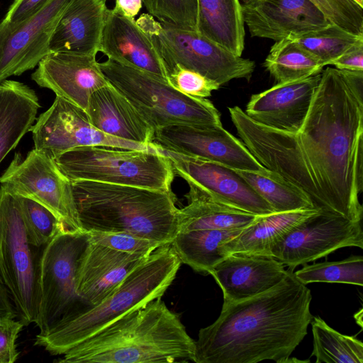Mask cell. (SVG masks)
Instances as JSON below:
<instances>
[{
    "mask_svg": "<svg viewBox=\"0 0 363 363\" xmlns=\"http://www.w3.org/2000/svg\"><path fill=\"white\" fill-rule=\"evenodd\" d=\"M296 132L257 123L229 107L242 142L267 169L302 190L318 208L361 221L363 71L327 67Z\"/></svg>",
    "mask_w": 363,
    "mask_h": 363,
    "instance_id": "6da1fadb",
    "label": "cell"
},
{
    "mask_svg": "<svg viewBox=\"0 0 363 363\" xmlns=\"http://www.w3.org/2000/svg\"><path fill=\"white\" fill-rule=\"evenodd\" d=\"M311 299L310 289L289 269L269 290L223 303L217 320L199 332L194 362L286 363L308 333Z\"/></svg>",
    "mask_w": 363,
    "mask_h": 363,
    "instance_id": "7a4b0ae2",
    "label": "cell"
},
{
    "mask_svg": "<svg viewBox=\"0 0 363 363\" xmlns=\"http://www.w3.org/2000/svg\"><path fill=\"white\" fill-rule=\"evenodd\" d=\"M195 340L161 298L130 311L71 348L60 363L188 362Z\"/></svg>",
    "mask_w": 363,
    "mask_h": 363,
    "instance_id": "3957f363",
    "label": "cell"
},
{
    "mask_svg": "<svg viewBox=\"0 0 363 363\" xmlns=\"http://www.w3.org/2000/svg\"><path fill=\"white\" fill-rule=\"evenodd\" d=\"M76 217L84 232L123 233L170 244L178 233L176 197L155 190L88 180L70 181Z\"/></svg>",
    "mask_w": 363,
    "mask_h": 363,
    "instance_id": "277c9868",
    "label": "cell"
},
{
    "mask_svg": "<svg viewBox=\"0 0 363 363\" xmlns=\"http://www.w3.org/2000/svg\"><path fill=\"white\" fill-rule=\"evenodd\" d=\"M181 264L171 243L159 247L101 302L38 334L35 345L52 355H63L125 313L162 298Z\"/></svg>",
    "mask_w": 363,
    "mask_h": 363,
    "instance_id": "5b68a950",
    "label": "cell"
},
{
    "mask_svg": "<svg viewBox=\"0 0 363 363\" xmlns=\"http://www.w3.org/2000/svg\"><path fill=\"white\" fill-rule=\"evenodd\" d=\"M54 159L70 181L88 180L170 191L174 177L170 160L157 150L156 145L150 150L83 146Z\"/></svg>",
    "mask_w": 363,
    "mask_h": 363,
    "instance_id": "8992f818",
    "label": "cell"
},
{
    "mask_svg": "<svg viewBox=\"0 0 363 363\" xmlns=\"http://www.w3.org/2000/svg\"><path fill=\"white\" fill-rule=\"evenodd\" d=\"M99 65L154 130L177 123L222 125L218 109L206 98L186 95L167 82L110 59Z\"/></svg>",
    "mask_w": 363,
    "mask_h": 363,
    "instance_id": "52a82bcc",
    "label": "cell"
},
{
    "mask_svg": "<svg viewBox=\"0 0 363 363\" xmlns=\"http://www.w3.org/2000/svg\"><path fill=\"white\" fill-rule=\"evenodd\" d=\"M89 233L62 225L41 247L38 261L39 306L35 322L38 334L81 313L90 306L77 294V272Z\"/></svg>",
    "mask_w": 363,
    "mask_h": 363,
    "instance_id": "ba28073f",
    "label": "cell"
},
{
    "mask_svg": "<svg viewBox=\"0 0 363 363\" xmlns=\"http://www.w3.org/2000/svg\"><path fill=\"white\" fill-rule=\"evenodd\" d=\"M150 37L168 72L175 65L195 71L220 86L234 79L249 80L255 63L235 55L199 32L157 21L149 13L136 21Z\"/></svg>",
    "mask_w": 363,
    "mask_h": 363,
    "instance_id": "9c48e42d",
    "label": "cell"
},
{
    "mask_svg": "<svg viewBox=\"0 0 363 363\" xmlns=\"http://www.w3.org/2000/svg\"><path fill=\"white\" fill-rule=\"evenodd\" d=\"M36 248L28 240L17 196L0 186V284L25 326L35 323L38 313Z\"/></svg>",
    "mask_w": 363,
    "mask_h": 363,
    "instance_id": "30bf717a",
    "label": "cell"
},
{
    "mask_svg": "<svg viewBox=\"0 0 363 363\" xmlns=\"http://www.w3.org/2000/svg\"><path fill=\"white\" fill-rule=\"evenodd\" d=\"M0 184L14 196L30 199L47 208L67 229L80 230L70 180L47 152L33 148L25 157L15 153L0 177Z\"/></svg>",
    "mask_w": 363,
    "mask_h": 363,
    "instance_id": "8fae6325",
    "label": "cell"
},
{
    "mask_svg": "<svg viewBox=\"0 0 363 363\" xmlns=\"http://www.w3.org/2000/svg\"><path fill=\"white\" fill-rule=\"evenodd\" d=\"M345 247L363 248L361 221L320 209L296 225L271 249L270 257L294 269Z\"/></svg>",
    "mask_w": 363,
    "mask_h": 363,
    "instance_id": "7c38bea8",
    "label": "cell"
},
{
    "mask_svg": "<svg viewBox=\"0 0 363 363\" xmlns=\"http://www.w3.org/2000/svg\"><path fill=\"white\" fill-rule=\"evenodd\" d=\"M32 133L34 148L53 157L83 146H106L121 149L150 150L155 145H143L107 135L96 129L86 111L56 96L48 109L36 118Z\"/></svg>",
    "mask_w": 363,
    "mask_h": 363,
    "instance_id": "4fadbf2b",
    "label": "cell"
},
{
    "mask_svg": "<svg viewBox=\"0 0 363 363\" xmlns=\"http://www.w3.org/2000/svg\"><path fill=\"white\" fill-rule=\"evenodd\" d=\"M152 143L169 151L233 169L254 172L267 169L244 143L222 125H169L155 130Z\"/></svg>",
    "mask_w": 363,
    "mask_h": 363,
    "instance_id": "5bb4252c",
    "label": "cell"
},
{
    "mask_svg": "<svg viewBox=\"0 0 363 363\" xmlns=\"http://www.w3.org/2000/svg\"><path fill=\"white\" fill-rule=\"evenodd\" d=\"M69 0H48L16 23L0 22V82L36 67Z\"/></svg>",
    "mask_w": 363,
    "mask_h": 363,
    "instance_id": "9a60e30c",
    "label": "cell"
},
{
    "mask_svg": "<svg viewBox=\"0 0 363 363\" xmlns=\"http://www.w3.org/2000/svg\"><path fill=\"white\" fill-rule=\"evenodd\" d=\"M155 145L157 150L170 160L174 174L183 178L189 186L201 189L228 205L254 215L275 213L233 169Z\"/></svg>",
    "mask_w": 363,
    "mask_h": 363,
    "instance_id": "2e32d148",
    "label": "cell"
},
{
    "mask_svg": "<svg viewBox=\"0 0 363 363\" xmlns=\"http://www.w3.org/2000/svg\"><path fill=\"white\" fill-rule=\"evenodd\" d=\"M241 6L244 23L252 37L278 41L330 23L309 0H243Z\"/></svg>",
    "mask_w": 363,
    "mask_h": 363,
    "instance_id": "e0dca14e",
    "label": "cell"
},
{
    "mask_svg": "<svg viewBox=\"0 0 363 363\" xmlns=\"http://www.w3.org/2000/svg\"><path fill=\"white\" fill-rule=\"evenodd\" d=\"M40 86L86 111L96 90L109 84L96 56L50 52L31 74Z\"/></svg>",
    "mask_w": 363,
    "mask_h": 363,
    "instance_id": "ac0fdd59",
    "label": "cell"
},
{
    "mask_svg": "<svg viewBox=\"0 0 363 363\" xmlns=\"http://www.w3.org/2000/svg\"><path fill=\"white\" fill-rule=\"evenodd\" d=\"M321 74L295 81L277 83L262 92L252 94L245 114L264 126L296 132L307 115Z\"/></svg>",
    "mask_w": 363,
    "mask_h": 363,
    "instance_id": "d6986e66",
    "label": "cell"
},
{
    "mask_svg": "<svg viewBox=\"0 0 363 363\" xmlns=\"http://www.w3.org/2000/svg\"><path fill=\"white\" fill-rule=\"evenodd\" d=\"M99 52L108 59L167 82L164 62L150 37L134 18L108 10Z\"/></svg>",
    "mask_w": 363,
    "mask_h": 363,
    "instance_id": "ffe728a7",
    "label": "cell"
},
{
    "mask_svg": "<svg viewBox=\"0 0 363 363\" xmlns=\"http://www.w3.org/2000/svg\"><path fill=\"white\" fill-rule=\"evenodd\" d=\"M289 269L272 257L231 254L215 265L211 274L223 294V303L241 301L262 294L281 282Z\"/></svg>",
    "mask_w": 363,
    "mask_h": 363,
    "instance_id": "44dd1931",
    "label": "cell"
},
{
    "mask_svg": "<svg viewBox=\"0 0 363 363\" xmlns=\"http://www.w3.org/2000/svg\"><path fill=\"white\" fill-rule=\"evenodd\" d=\"M148 256L121 252L89 240L78 264L77 294L90 307L99 304Z\"/></svg>",
    "mask_w": 363,
    "mask_h": 363,
    "instance_id": "7402d4cb",
    "label": "cell"
},
{
    "mask_svg": "<svg viewBox=\"0 0 363 363\" xmlns=\"http://www.w3.org/2000/svg\"><path fill=\"white\" fill-rule=\"evenodd\" d=\"M107 0H69L49 43L50 52L96 56L106 23Z\"/></svg>",
    "mask_w": 363,
    "mask_h": 363,
    "instance_id": "603a6c76",
    "label": "cell"
},
{
    "mask_svg": "<svg viewBox=\"0 0 363 363\" xmlns=\"http://www.w3.org/2000/svg\"><path fill=\"white\" fill-rule=\"evenodd\" d=\"M85 111L90 123L107 135L143 145L152 143L155 130L111 84L92 93Z\"/></svg>",
    "mask_w": 363,
    "mask_h": 363,
    "instance_id": "cb8c5ba5",
    "label": "cell"
},
{
    "mask_svg": "<svg viewBox=\"0 0 363 363\" xmlns=\"http://www.w3.org/2000/svg\"><path fill=\"white\" fill-rule=\"evenodd\" d=\"M40 108L38 95L27 84L0 82V163L30 131Z\"/></svg>",
    "mask_w": 363,
    "mask_h": 363,
    "instance_id": "d4e9b609",
    "label": "cell"
},
{
    "mask_svg": "<svg viewBox=\"0 0 363 363\" xmlns=\"http://www.w3.org/2000/svg\"><path fill=\"white\" fill-rule=\"evenodd\" d=\"M185 195L188 203L178 211V233L245 228L259 216L228 205L193 186Z\"/></svg>",
    "mask_w": 363,
    "mask_h": 363,
    "instance_id": "484cf974",
    "label": "cell"
},
{
    "mask_svg": "<svg viewBox=\"0 0 363 363\" xmlns=\"http://www.w3.org/2000/svg\"><path fill=\"white\" fill-rule=\"evenodd\" d=\"M320 209L313 208L259 216L224 245L225 251L228 256L238 253L270 257L271 249L277 242Z\"/></svg>",
    "mask_w": 363,
    "mask_h": 363,
    "instance_id": "4316f807",
    "label": "cell"
},
{
    "mask_svg": "<svg viewBox=\"0 0 363 363\" xmlns=\"http://www.w3.org/2000/svg\"><path fill=\"white\" fill-rule=\"evenodd\" d=\"M199 33L236 55L245 45V26L239 0H198Z\"/></svg>",
    "mask_w": 363,
    "mask_h": 363,
    "instance_id": "83f0119b",
    "label": "cell"
},
{
    "mask_svg": "<svg viewBox=\"0 0 363 363\" xmlns=\"http://www.w3.org/2000/svg\"><path fill=\"white\" fill-rule=\"evenodd\" d=\"M245 228L179 232L171 245L182 263L206 275L228 256L224 245Z\"/></svg>",
    "mask_w": 363,
    "mask_h": 363,
    "instance_id": "f1b7e54d",
    "label": "cell"
},
{
    "mask_svg": "<svg viewBox=\"0 0 363 363\" xmlns=\"http://www.w3.org/2000/svg\"><path fill=\"white\" fill-rule=\"evenodd\" d=\"M233 169L272 206L275 213L315 208L302 190L276 172L268 169L262 172Z\"/></svg>",
    "mask_w": 363,
    "mask_h": 363,
    "instance_id": "f546056e",
    "label": "cell"
},
{
    "mask_svg": "<svg viewBox=\"0 0 363 363\" xmlns=\"http://www.w3.org/2000/svg\"><path fill=\"white\" fill-rule=\"evenodd\" d=\"M263 66L277 83L318 74L321 73L324 67L318 60L290 38L276 41L264 60Z\"/></svg>",
    "mask_w": 363,
    "mask_h": 363,
    "instance_id": "4dcf8cb0",
    "label": "cell"
},
{
    "mask_svg": "<svg viewBox=\"0 0 363 363\" xmlns=\"http://www.w3.org/2000/svg\"><path fill=\"white\" fill-rule=\"evenodd\" d=\"M313 352L316 363H363V343L341 334L319 316L313 317Z\"/></svg>",
    "mask_w": 363,
    "mask_h": 363,
    "instance_id": "1f68e13d",
    "label": "cell"
},
{
    "mask_svg": "<svg viewBox=\"0 0 363 363\" xmlns=\"http://www.w3.org/2000/svg\"><path fill=\"white\" fill-rule=\"evenodd\" d=\"M289 38L325 67L363 39V35H354L330 23L323 28Z\"/></svg>",
    "mask_w": 363,
    "mask_h": 363,
    "instance_id": "d6a6232c",
    "label": "cell"
},
{
    "mask_svg": "<svg viewBox=\"0 0 363 363\" xmlns=\"http://www.w3.org/2000/svg\"><path fill=\"white\" fill-rule=\"evenodd\" d=\"M303 284L327 282L363 285V257L352 255L340 261L306 265L294 272Z\"/></svg>",
    "mask_w": 363,
    "mask_h": 363,
    "instance_id": "836d02e7",
    "label": "cell"
},
{
    "mask_svg": "<svg viewBox=\"0 0 363 363\" xmlns=\"http://www.w3.org/2000/svg\"><path fill=\"white\" fill-rule=\"evenodd\" d=\"M17 198L28 240L32 245L41 248L64 224L39 203L27 198Z\"/></svg>",
    "mask_w": 363,
    "mask_h": 363,
    "instance_id": "e575fe53",
    "label": "cell"
},
{
    "mask_svg": "<svg viewBox=\"0 0 363 363\" xmlns=\"http://www.w3.org/2000/svg\"><path fill=\"white\" fill-rule=\"evenodd\" d=\"M148 13L163 23L199 32L198 0H143Z\"/></svg>",
    "mask_w": 363,
    "mask_h": 363,
    "instance_id": "d590c367",
    "label": "cell"
},
{
    "mask_svg": "<svg viewBox=\"0 0 363 363\" xmlns=\"http://www.w3.org/2000/svg\"><path fill=\"white\" fill-rule=\"evenodd\" d=\"M330 23L357 35H363V7L354 0H309Z\"/></svg>",
    "mask_w": 363,
    "mask_h": 363,
    "instance_id": "8d00e7d4",
    "label": "cell"
},
{
    "mask_svg": "<svg viewBox=\"0 0 363 363\" xmlns=\"http://www.w3.org/2000/svg\"><path fill=\"white\" fill-rule=\"evenodd\" d=\"M88 233L89 240L94 242L130 254L148 256L162 246L155 240L128 233L101 232H89Z\"/></svg>",
    "mask_w": 363,
    "mask_h": 363,
    "instance_id": "74e56055",
    "label": "cell"
},
{
    "mask_svg": "<svg viewBox=\"0 0 363 363\" xmlns=\"http://www.w3.org/2000/svg\"><path fill=\"white\" fill-rule=\"evenodd\" d=\"M167 82L179 91L194 97L206 98L220 86L195 71L180 65L174 66L168 74Z\"/></svg>",
    "mask_w": 363,
    "mask_h": 363,
    "instance_id": "f35d334b",
    "label": "cell"
},
{
    "mask_svg": "<svg viewBox=\"0 0 363 363\" xmlns=\"http://www.w3.org/2000/svg\"><path fill=\"white\" fill-rule=\"evenodd\" d=\"M24 326L19 320L5 318L0 326V363H13L18 359L16 340Z\"/></svg>",
    "mask_w": 363,
    "mask_h": 363,
    "instance_id": "ab89813d",
    "label": "cell"
},
{
    "mask_svg": "<svg viewBox=\"0 0 363 363\" xmlns=\"http://www.w3.org/2000/svg\"><path fill=\"white\" fill-rule=\"evenodd\" d=\"M48 0H15L9 8L3 23H16L24 20L38 9Z\"/></svg>",
    "mask_w": 363,
    "mask_h": 363,
    "instance_id": "60d3db41",
    "label": "cell"
},
{
    "mask_svg": "<svg viewBox=\"0 0 363 363\" xmlns=\"http://www.w3.org/2000/svg\"><path fill=\"white\" fill-rule=\"evenodd\" d=\"M330 65L342 70L363 71V39L334 60Z\"/></svg>",
    "mask_w": 363,
    "mask_h": 363,
    "instance_id": "b9f144b4",
    "label": "cell"
},
{
    "mask_svg": "<svg viewBox=\"0 0 363 363\" xmlns=\"http://www.w3.org/2000/svg\"><path fill=\"white\" fill-rule=\"evenodd\" d=\"M143 0H115L114 12L129 18H134L140 12Z\"/></svg>",
    "mask_w": 363,
    "mask_h": 363,
    "instance_id": "7bdbcfd3",
    "label": "cell"
},
{
    "mask_svg": "<svg viewBox=\"0 0 363 363\" xmlns=\"http://www.w3.org/2000/svg\"><path fill=\"white\" fill-rule=\"evenodd\" d=\"M0 315L17 318L16 311L6 289L0 284Z\"/></svg>",
    "mask_w": 363,
    "mask_h": 363,
    "instance_id": "ee69618b",
    "label": "cell"
},
{
    "mask_svg": "<svg viewBox=\"0 0 363 363\" xmlns=\"http://www.w3.org/2000/svg\"><path fill=\"white\" fill-rule=\"evenodd\" d=\"M354 319L356 320V322L357 324L360 325V327H362V309H361L359 312H357L354 315Z\"/></svg>",
    "mask_w": 363,
    "mask_h": 363,
    "instance_id": "f6af8a7d",
    "label": "cell"
},
{
    "mask_svg": "<svg viewBox=\"0 0 363 363\" xmlns=\"http://www.w3.org/2000/svg\"><path fill=\"white\" fill-rule=\"evenodd\" d=\"M8 316H2V315H0V326L3 324L4 320L6 318H7ZM11 318V317H10Z\"/></svg>",
    "mask_w": 363,
    "mask_h": 363,
    "instance_id": "bcb514c9",
    "label": "cell"
},
{
    "mask_svg": "<svg viewBox=\"0 0 363 363\" xmlns=\"http://www.w3.org/2000/svg\"><path fill=\"white\" fill-rule=\"evenodd\" d=\"M356 3H357L360 6L363 7V0H354Z\"/></svg>",
    "mask_w": 363,
    "mask_h": 363,
    "instance_id": "7dc6e473",
    "label": "cell"
}]
</instances>
